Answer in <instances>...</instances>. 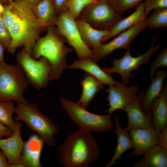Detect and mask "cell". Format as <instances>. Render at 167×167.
Wrapping results in <instances>:
<instances>
[{
    "mask_svg": "<svg viewBox=\"0 0 167 167\" xmlns=\"http://www.w3.org/2000/svg\"><path fill=\"white\" fill-rule=\"evenodd\" d=\"M13 22L8 29L12 38L7 52L14 54L23 47L30 54L41 33L46 29L34 13L32 8L21 0L11 4Z\"/></svg>",
    "mask_w": 167,
    "mask_h": 167,
    "instance_id": "obj_1",
    "label": "cell"
},
{
    "mask_svg": "<svg viewBox=\"0 0 167 167\" xmlns=\"http://www.w3.org/2000/svg\"><path fill=\"white\" fill-rule=\"evenodd\" d=\"M59 162L64 167H87L99 157L100 148L91 132L79 130L58 147Z\"/></svg>",
    "mask_w": 167,
    "mask_h": 167,
    "instance_id": "obj_2",
    "label": "cell"
},
{
    "mask_svg": "<svg viewBox=\"0 0 167 167\" xmlns=\"http://www.w3.org/2000/svg\"><path fill=\"white\" fill-rule=\"evenodd\" d=\"M46 29V34L36 41L30 55L36 59L43 57L48 61L52 67L49 77V80H51L58 79L68 67L67 55L74 49L65 45L66 40L57 28L50 26Z\"/></svg>",
    "mask_w": 167,
    "mask_h": 167,
    "instance_id": "obj_3",
    "label": "cell"
},
{
    "mask_svg": "<svg viewBox=\"0 0 167 167\" xmlns=\"http://www.w3.org/2000/svg\"><path fill=\"white\" fill-rule=\"evenodd\" d=\"M15 113L16 114L14 118L15 121L24 122L29 129L36 132L48 146L56 145L54 135L58 134L59 127L40 112L36 103L26 105L17 103Z\"/></svg>",
    "mask_w": 167,
    "mask_h": 167,
    "instance_id": "obj_4",
    "label": "cell"
},
{
    "mask_svg": "<svg viewBox=\"0 0 167 167\" xmlns=\"http://www.w3.org/2000/svg\"><path fill=\"white\" fill-rule=\"evenodd\" d=\"M29 84L18 64L10 65L4 61L0 63V102L10 101L28 104L23 93Z\"/></svg>",
    "mask_w": 167,
    "mask_h": 167,
    "instance_id": "obj_5",
    "label": "cell"
},
{
    "mask_svg": "<svg viewBox=\"0 0 167 167\" xmlns=\"http://www.w3.org/2000/svg\"><path fill=\"white\" fill-rule=\"evenodd\" d=\"M60 100L63 109L71 120L78 126L79 130L100 133L113 128L111 115L95 114L88 111L77 102L63 97Z\"/></svg>",
    "mask_w": 167,
    "mask_h": 167,
    "instance_id": "obj_6",
    "label": "cell"
},
{
    "mask_svg": "<svg viewBox=\"0 0 167 167\" xmlns=\"http://www.w3.org/2000/svg\"><path fill=\"white\" fill-rule=\"evenodd\" d=\"M122 19L107 0H100L86 6L76 19L85 22L96 29L109 30Z\"/></svg>",
    "mask_w": 167,
    "mask_h": 167,
    "instance_id": "obj_7",
    "label": "cell"
},
{
    "mask_svg": "<svg viewBox=\"0 0 167 167\" xmlns=\"http://www.w3.org/2000/svg\"><path fill=\"white\" fill-rule=\"evenodd\" d=\"M16 58L29 83L38 89L46 87L52 67L46 58L41 57L36 60L24 48L18 53Z\"/></svg>",
    "mask_w": 167,
    "mask_h": 167,
    "instance_id": "obj_8",
    "label": "cell"
},
{
    "mask_svg": "<svg viewBox=\"0 0 167 167\" xmlns=\"http://www.w3.org/2000/svg\"><path fill=\"white\" fill-rule=\"evenodd\" d=\"M156 39V36L152 38L150 48L141 55L136 57L132 56L129 48L122 58L113 59V66L110 68L104 67L102 69L110 75L114 73L119 74L122 82L125 85L128 84L130 78L133 76L132 72L138 70L141 65L148 63L151 56L161 47L160 44L154 45Z\"/></svg>",
    "mask_w": 167,
    "mask_h": 167,
    "instance_id": "obj_9",
    "label": "cell"
},
{
    "mask_svg": "<svg viewBox=\"0 0 167 167\" xmlns=\"http://www.w3.org/2000/svg\"><path fill=\"white\" fill-rule=\"evenodd\" d=\"M58 17L57 29L75 51L79 59L92 58V50L82 40L75 19L67 10L61 13Z\"/></svg>",
    "mask_w": 167,
    "mask_h": 167,
    "instance_id": "obj_10",
    "label": "cell"
},
{
    "mask_svg": "<svg viewBox=\"0 0 167 167\" xmlns=\"http://www.w3.org/2000/svg\"><path fill=\"white\" fill-rule=\"evenodd\" d=\"M146 27L145 20L118 34L109 42L101 43L91 49L92 59L96 62L99 61L115 50L130 48L131 43Z\"/></svg>",
    "mask_w": 167,
    "mask_h": 167,
    "instance_id": "obj_11",
    "label": "cell"
},
{
    "mask_svg": "<svg viewBox=\"0 0 167 167\" xmlns=\"http://www.w3.org/2000/svg\"><path fill=\"white\" fill-rule=\"evenodd\" d=\"M138 89L137 85L127 87L123 83L118 81L114 84L109 86L105 89L108 93L109 107L106 112L111 115L117 110H123L126 106L136 99Z\"/></svg>",
    "mask_w": 167,
    "mask_h": 167,
    "instance_id": "obj_12",
    "label": "cell"
},
{
    "mask_svg": "<svg viewBox=\"0 0 167 167\" xmlns=\"http://www.w3.org/2000/svg\"><path fill=\"white\" fill-rule=\"evenodd\" d=\"M129 132L133 150L128 156H140L158 144L159 135L153 126L135 128Z\"/></svg>",
    "mask_w": 167,
    "mask_h": 167,
    "instance_id": "obj_13",
    "label": "cell"
},
{
    "mask_svg": "<svg viewBox=\"0 0 167 167\" xmlns=\"http://www.w3.org/2000/svg\"><path fill=\"white\" fill-rule=\"evenodd\" d=\"M15 129L12 135L5 139H0V148L5 154L10 167L20 162L24 144L21 135L22 124L15 121Z\"/></svg>",
    "mask_w": 167,
    "mask_h": 167,
    "instance_id": "obj_14",
    "label": "cell"
},
{
    "mask_svg": "<svg viewBox=\"0 0 167 167\" xmlns=\"http://www.w3.org/2000/svg\"><path fill=\"white\" fill-rule=\"evenodd\" d=\"M45 143L37 134L30 135L24 143L20 162L24 167H42L41 162V152Z\"/></svg>",
    "mask_w": 167,
    "mask_h": 167,
    "instance_id": "obj_15",
    "label": "cell"
},
{
    "mask_svg": "<svg viewBox=\"0 0 167 167\" xmlns=\"http://www.w3.org/2000/svg\"><path fill=\"white\" fill-rule=\"evenodd\" d=\"M143 92L137 95L136 99L124 108L128 117V124L125 128L128 131L131 130L152 126L151 114L145 113L142 109L140 101Z\"/></svg>",
    "mask_w": 167,
    "mask_h": 167,
    "instance_id": "obj_16",
    "label": "cell"
},
{
    "mask_svg": "<svg viewBox=\"0 0 167 167\" xmlns=\"http://www.w3.org/2000/svg\"><path fill=\"white\" fill-rule=\"evenodd\" d=\"M152 126L160 134L166 125L167 121V85L165 84L160 96L152 103L150 108Z\"/></svg>",
    "mask_w": 167,
    "mask_h": 167,
    "instance_id": "obj_17",
    "label": "cell"
},
{
    "mask_svg": "<svg viewBox=\"0 0 167 167\" xmlns=\"http://www.w3.org/2000/svg\"><path fill=\"white\" fill-rule=\"evenodd\" d=\"M167 75L165 70L159 69L155 77L151 79V82L140 100V104L143 111L150 114V108L152 102L159 97L163 91L164 81Z\"/></svg>",
    "mask_w": 167,
    "mask_h": 167,
    "instance_id": "obj_18",
    "label": "cell"
},
{
    "mask_svg": "<svg viewBox=\"0 0 167 167\" xmlns=\"http://www.w3.org/2000/svg\"><path fill=\"white\" fill-rule=\"evenodd\" d=\"M96 62L91 58L79 59L74 62L68 67L73 69L82 70L94 77L103 85L109 86L115 84L117 81L104 71Z\"/></svg>",
    "mask_w": 167,
    "mask_h": 167,
    "instance_id": "obj_19",
    "label": "cell"
},
{
    "mask_svg": "<svg viewBox=\"0 0 167 167\" xmlns=\"http://www.w3.org/2000/svg\"><path fill=\"white\" fill-rule=\"evenodd\" d=\"M144 2L141 3L135 11L130 15L122 19L115 25L109 30L107 35L102 40V43L127 30L146 19Z\"/></svg>",
    "mask_w": 167,
    "mask_h": 167,
    "instance_id": "obj_20",
    "label": "cell"
},
{
    "mask_svg": "<svg viewBox=\"0 0 167 167\" xmlns=\"http://www.w3.org/2000/svg\"><path fill=\"white\" fill-rule=\"evenodd\" d=\"M114 121L115 126L114 133L117 138V146L113 157L105 167H109L117 164V161L121 158L122 154L128 150L133 148L129 131L121 127L118 116L115 117Z\"/></svg>",
    "mask_w": 167,
    "mask_h": 167,
    "instance_id": "obj_21",
    "label": "cell"
},
{
    "mask_svg": "<svg viewBox=\"0 0 167 167\" xmlns=\"http://www.w3.org/2000/svg\"><path fill=\"white\" fill-rule=\"evenodd\" d=\"M75 20L82 40L91 49L102 43L103 39L108 33L109 30L96 29L85 22L77 19Z\"/></svg>",
    "mask_w": 167,
    "mask_h": 167,
    "instance_id": "obj_22",
    "label": "cell"
},
{
    "mask_svg": "<svg viewBox=\"0 0 167 167\" xmlns=\"http://www.w3.org/2000/svg\"><path fill=\"white\" fill-rule=\"evenodd\" d=\"M141 159L134 164L135 167H166L167 150L156 145L143 154Z\"/></svg>",
    "mask_w": 167,
    "mask_h": 167,
    "instance_id": "obj_23",
    "label": "cell"
},
{
    "mask_svg": "<svg viewBox=\"0 0 167 167\" xmlns=\"http://www.w3.org/2000/svg\"><path fill=\"white\" fill-rule=\"evenodd\" d=\"M32 8L35 15L46 28L48 26L57 25L58 17L53 0H42Z\"/></svg>",
    "mask_w": 167,
    "mask_h": 167,
    "instance_id": "obj_24",
    "label": "cell"
},
{
    "mask_svg": "<svg viewBox=\"0 0 167 167\" xmlns=\"http://www.w3.org/2000/svg\"><path fill=\"white\" fill-rule=\"evenodd\" d=\"M82 87V93L77 102L86 108L94 98L96 93L103 88V85L91 75L87 73L80 82Z\"/></svg>",
    "mask_w": 167,
    "mask_h": 167,
    "instance_id": "obj_25",
    "label": "cell"
},
{
    "mask_svg": "<svg viewBox=\"0 0 167 167\" xmlns=\"http://www.w3.org/2000/svg\"><path fill=\"white\" fill-rule=\"evenodd\" d=\"M15 108L12 101L0 102V122L7 127L13 132L15 127V122L12 118Z\"/></svg>",
    "mask_w": 167,
    "mask_h": 167,
    "instance_id": "obj_26",
    "label": "cell"
},
{
    "mask_svg": "<svg viewBox=\"0 0 167 167\" xmlns=\"http://www.w3.org/2000/svg\"><path fill=\"white\" fill-rule=\"evenodd\" d=\"M149 17L145 20L146 27L156 29L167 27V8L155 9Z\"/></svg>",
    "mask_w": 167,
    "mask_h": 167,
    "instance_id": "obj_27",
    "label": "cell"
},
{
    "mask_svg": "<svg viewBox=\"0 0 167 167\" xmlns=\"http://www.w3.org/2000/svg\"><path fill=\"white\" fill-rule=\"evenodd\" d=\"M108 3L119 15L127 10L136 8L144 0H107Z\"/></svg>",
    "mask_w": 167,
    "mask_h": 167,
    "instance_id": "obj_28",
    "label": "cell"
},
{
    "mask_svg": "<svg viewBox=\"0 0 167 167\" xmlns=\"http://www.w3.org/2000/svg\"><path fill=\"white\" fill-rule=\"evenodd\" d=\"M96 1L95 0H69L67 5V11L76 19L86 6Z\"/></svg>",
    "mask_w": 167,
    "mask_h": 167,
    "instance_id": "obj_29",
    "label": "cell"
},
{
    "mask_svg": "<svg viewBox=\"0 0 167 167\" xmlns=\"http://www.w3.org/2000/svg\"><path fill=\"white\" fill-rule=\"evenodd\" d=\"M167 66V48L163 49L157 57L152 62L150 66L149 75L151 79L154 77L159 68Z\"/></svg>",
    "mask_w": 167,
    "mask_h": 167,
    "instance_id": "obj_30",
    "label": "cell"
},
{
    "mask_svg": "<svg viewBox=\"0 0 167 167\" xmlns=\"http://www.w3.org/2000/svg\"><path fill=\"white\" fill-rule=\"evenodd\" d=\"M144 12L147 16L153 9L167 8V0H144Z\"/></svg>",
    "mask_w": 167,
    "mask_h": 167,
    "instance_id": "obj_31",
    "label": "cell"
},
{
    "mask_svg": "<svg viewBox=\"0 0 167 167\" xmlns=\"http://www.w3.org/2000/svg\"><path fill=\"white\" fill-rule=\"evenodd\" d=\"M11 41V37L8 30L0 27V43L5 49H8Z\"/></svg>",
    "mask_w": 167,
    "mask_h": 167,
    "instance_id": "obj_32",
    "label": "cell"
},
{
    "mask_svg": "<svg viewBox=\"0 0 167 167\" xmlns=\"http://www.w3.org/2000/svg\"><path fill=\"white\" fill-rule=\"evenodd\" d=\"M56 13L58 16L61 13L67 10V5L69 0H53Z\"/></svg>",
    "mask_w": 167,
    "mask_h": 167,
    "instance_id": "obj_33",
    "label": "cell"
},
{
    "mask_svg": "<svg viewBox=\"0 0 167 167\" xmlns=\"http://www.w3.org/2000/svg\"><path fill=\"white\" fill-rule=\"evenodd\" d=\"M157 145L167 150V126L164 128L159 135Z\"/></svg>",
    "mask_w": 167,
    "mask_h": 167,
    "instance_id": "obj_34",
    "label": "cell"
},
{
    "mask_svg": "<svg viewBox=\"0 0 167 167\" xmlns=\"http://www.w3.org/2000/svg\"><path fill=\"white\" fill-rule=\"evenodd\" d=\"M13 133L7 127L0 122V139L5 136L8 137L11 135Z\"/></svg>",
    "mask_w": 167,
    "mask_h": 167,
    "instance_id": "obj_35",
    "label": "cell"
},
{
    "mask_svg": "<svg viewBox=\"0 0 167 167\" xmlns=\"http://www.w3.org/2000/svg\"><path fill=\"white\" fill-rule=\"evenodd\" d=\"M0 167H10L4 153L0 150Z\"/></svg>",
    "mask_w": 167,
    "mask_h": 167,
    "instance_id": "obj_36",
    "label": "cell"
},
{
    "mask_svg": "<svg viewBox=\"0 0 167 167\" xmlns=\"http://www.w3.org/2000/svg\"><path fill=\"white\" fill-rule=\"evenodd\" d=\"M24 2L31 8L39 4L42 0H21Z\"/></svg>",
    "mask_w": 167,
    "mask_h": 167,
    "instance_id": "obj_37",
    "label": "cell"
},
{
    "mask_svg": "<svg viewBox=\"0 0 167 167\" xmlns=\"http://www.w3.org/2000/svg\"><path fill=\"white\" fill-rule=\"evenodd\" d=\"M5 49L0 43V63L4 61V54Z\"/></svg>",
    "mask_w": 167,
    "mask_h": 167,
    "instance_id": "obj_38",
    "label": "cell"
},
{
    "mask_svg": "<svg viewBox=\"0 0 167 167\" xmlns=\"http://www.w3.org/2000/svg\"><path fill=\"white\" fill-rule=\"evenodd\" d=\"M15 0H0V2L4 5L13 3Z\"/></svg>",
    "mask_w": 167,
    "mask_h": 167,
    "instance_id": "obj_39",
    "label": "cell"
},
{
    "mask_svg": "<svg viewBox=\"0 0 167 167\" xmlns=\"http://www.w3.org/2000/svg\"><path fill=\"white\" fill-rule=\"evenodd\" d=\"M0 27L7 29L2 15H0Z\"/></svg>",
    "mask_w": 167,
    "mask_h": 167,
    "instance_id": "obj_40",
    "label": "cell"
},
{
    "mask_svg": "<svg viewBox=\"0 0 167 167\" xmlns=\"http://www.w3.org/2000/svg\"><path fill=\"white\" fill-rule=\"evenodd\" d=\"M4 10V6L0 2V15H2Z\"/></svg>",
    "mask_w": 167,
    "mask_h": 167,
    "instance_id": "obj_41",
    "label": "cell"
},
{
    "mask_svg": "<svg viewBox=\"0 0 167 167\" xmlns=\"http://www.w3.org/2000/svg\"><path fill=\"white\" fill-rule=\"evenodd\" d=\"M99 0H95V1H99Z\"/></svg>",
    "mask_w": 167,
    "mask_h": 167,
    "instance_id": "obj_42",
    "label": "cell"
}]
</instances>
